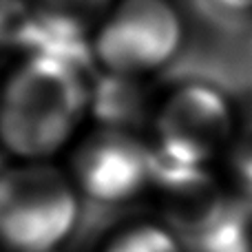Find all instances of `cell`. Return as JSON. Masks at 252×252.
Segmentation results:
<instances>
[{
    "label": "cell",
    "instance_id": "9",
    "mask_svg": "<svg viewBox=\"0 0 252 252\" xmlns=\"http://www.w3.org/2000/svg\"><path fill=\"white\" fill-rule=\"evenodd\" d=\"M118 0H33L44 20L91 35Z\"/></svg>",
    "mask_w": 252,
    "mask_h": 252
},
{
    "label": "cell",
    "instance_id": "6",
    "mask_svg": "<svg viewBox=\"0 0 252 252\" xmlns=\"http://www.w3.org/2000/svg\"><path fill=\"white\" fill-rule=\"evenodd\" d=\"M159 97L151 78H130L97 71L91 82L89 120L93 126L146 133Z\"/></svg>",
    "mask_w": 252,
    "mask_h": 252
},
{
    "label": "cell",
    "instance_id": "1",
    "mask_svg": "<svg viewBox=\"0 0 252 252\" xmlns=\"http://www.w3.org/2000/svg\"><path fill=\"white\" fill-rule=\"evenodd\" d=\"M95 73L44 53L20 58L0 82V151L13 161H51L73 146Z\"/></svg>",
    "mask_w": 252,
    "mask_h": 252
},
{
    "label": "cell",
    "instance_id": "12",
    "mask_svg": "<svg viewBox=\"0 0 252 252\" xmlns=\"http://www.w3.org/2000/svg\"><path fill=\"white\" fill-rule=\"evenodd\" d=\"M4 159H7V155H4V153L0 151V173H2V168L7 166V161H4Z\"/></svg>",
    "mask_w": 252,
    "mask_h": 252
},
{
    "label": "cell",
    "instance_id": "11",
    "mask_svg": "<svg viewBox=\"0 0 252 252\" xmlns=\"http://www.w3.org/2000/svg\"><path fill=\"white\" fill-rule=\"evenodd\" d=\"M215 7L221 11L235 13V16H244V13H252V0H213Z\"/></svg>",
    "mask_w": 252,
    "mask_h": 252
},
{
    "label": "cell",
    "instance_id": "2",
    "mask_svg": "<svg viewBox=\"0 0 252 252\" xmlns=\"http://www.w3.org/2000/svg\"><path fill=\"white\" fill-rule=\"evenodd\" d=\"M80 192L51 161H13L0 173V252H56L80 221Z\"/></svg>",
    "mask_w": 252,
    "mask_h": 252
},
{
    "label": "cell",
    "instance_id": "7",
    "mask_svg": "<svg viewBox=\"0 0 252 252\" xmlns=\"http://www.w3.org/2000/svg\"><path fill=\"white\" fill-rule=\"evenodd\" d=\"M47 22L33 0H0V53L27 58L44 47Z\"/></svg>",
    "mask_w": 252,
    "mask_h": 252
},
{
    "label": "cell",
    "instance_id": "13",
    "mask_svg": "<svg viewBox=\"0 0 252 252\" xmlns=\"http://www.w3.org/2000/svg\"><path fill=\"white\" fill-rule=\"evenodd\" d=\"M0 82H2V78H0Z\"/></svg>",
    "mask_w": 252,
    "mask_h": 252
},
{
    "label": "cell",
    "instance_id": "10",
    "mask_svg": "<svg viewBox=\"0 0 252 252\" xmlns=\"http://www.w3.org/2000/svg\"><path fill=\"white\" fill-rule=\"evenodd\" d=\"M226 173H221L235 197L244 204L252 206V115L244 124H239L237 137L221 159Z\"/></svg>",
    "mask_w": 252,
    "mask_h": 252
},
{
    "label": "cell",
    "instance_id": "8",
    "mask_svg": "<svg viewBox=\"0 0 252 252\" xmlns=\"http://www.w3.org/2000/svg\"><path fill=\"white\" fill-rule=\"evenodd\" d=\"M100 252H184V241L164 221H137L109 237Z\"/></svg>",
    "mask_w": 252,
    "mask_h": 252
},
{
    "label": "cell",
    "instance_id": "3",
    "mask_svg": "<svg viewBox=\"0 0 252 252\" xmlns=\"http://www.w3.org/2000/svg\"><path fill=\"white\" fill-rule=\"evenodd\" d=\"M239 130L232 102L217 87L186 82L159 97L148 126L155 153L168 164L215 168Z\"/></svg>",
    "mask_w": 252,
    "mask_h": 252
},
{
    "label": "cell",
    "instance_id": "4",
    "mask_svg": "<svg viewBox=\"0 0 252 252\" xmlns=\"http://www.w3.org/2000/svg\"><path fill=\"white\" fill-rule=\"evenodd\" d=\"M184 18L170 0H118L91 33L97 71L153 78L177 58Z\"/></svg>",
    "mask_w": 252,
    "mask_h": 252
},
{
    "label": "cell",
    "instance_id": "5",
    "mask_svg": "<svg viewBox=\"0 0 252 252\" xmlns=\"http://www.w3.org/2000/svg\"><path fill=\"white\" fill-rule=\"evenodd\" d=\"M155 175L157 153L146 133L93 126L71 146V182L100 206H124L153 192Z\"/></svg>",
    "mask_w": 252,
    "mask_h": 252
}]
</instances>
